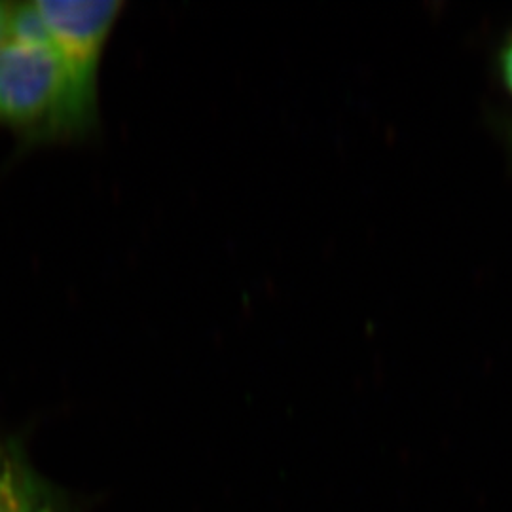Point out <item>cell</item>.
Returning a JSON list of instances; mask_svg holds the SVG:
<instances>
[{
    "label": "cell",
    "mask_w": 512,
    "mask_h": 512,
    "mask_svg": "<svg viewBox=\"0 0 512 512\" xmlns=\"http://www.w3.org/2000/svg\"><path fill=\"white\" fill-rule=\"evenodd\" d=\"M46 37L76 82L97 95V67L124 2L120 0H35Z\"/></svg>",
    "instance_id": "obj_2"
},
{
    "label": "cell",
    "mask_w": 512,
    "mask_h": 512,
    "mask_svg": "<svg viewBox=\"0 0 512 512\" xmlns=\"http://www.w3.org/2000/svg\"><path fill=\"white\" fill-rule=\"evenodd\" d=\"M0 512H69L63 494L10 440H0Z\"/></svg>",
    "instance_id": "obj_3"
},
{
    "label": "cell",
    "mask_w": 512,
    "mask_h": 512,
    "mask_svg": "<svg viewBox=\"0 0 512 512\" xmlns=\"http://www.w3.org/2000/svg\"><path fill=\"white\" fill-rule=\"evenodd\" d=\"M12 2H0V50L8 38V21H10Z\"/></svg>",
    "instance_id": "obj_5"
},
{
    "label": "cell",
    "mask_w": 512,
    "mask_h": 512,
    "mask_svg": "<svg viewBox=\"0 0 512 512\" xmlns=\"http://www.w3.org/2000/svg\"><path fill=\"white\" fill-rule=\"evenodd\" d=\"M97 95L86 92L46 37L33 2H12L0 50V122L63 131L90 126Z\"/></svg>",
    "instance_id": "obj_1"
},
{
    "label": "cell",
    "mask_w": 512,
    "mask_h": 512,
    "mask_svg": "<svg viewBox=\"0 0 512 512\" xmlns=\"http://www.w3.org/2000/svg\"><path fill=\"white\" fill-rule=\"evenodd\" d=\"M501 76H503L505 88L512 95V37L509 38V42L505 44V48L501 52Z\"/></svg>",
    "instance_id": "obj_4"
}]
</instances>
